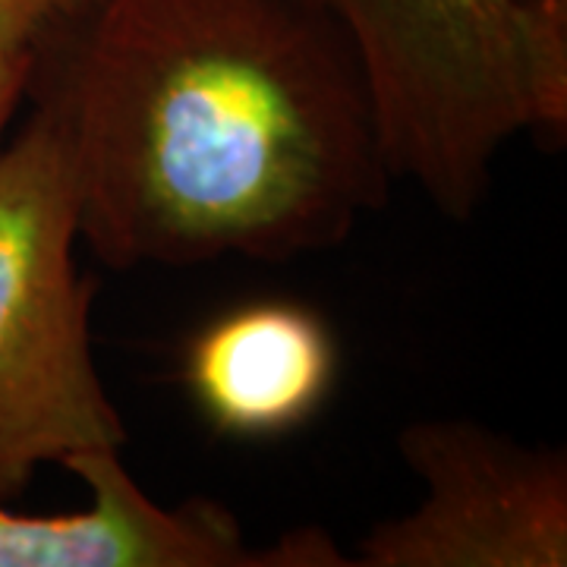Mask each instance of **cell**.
Masks as SVG:
<instances>
[{"instance_id": "cell-7", "label": "cell", "mask_w": 567, "mask_h": 567, "mask_svg": "<svg viewBox=\"0 0 567 567\" xmlns=\"http://www.w3.org/2000/svg\"><path fill=\"white\" fill-rule=\"evenodd\" d=\"M99 0H0V35L44 41L61 35Z\"/></svg>"}, {"instance_id": "cell-1", "label": "cell", "mask_w": 567, "mask_h": 567, "mask_svg": "<svg viewBox=\"0 0 567 567\" xmlns=\"http://www.w3.org/2000/svg\"><path fill=\"white\" fill-rule=\"evenodd\" d=\"M80 240L111 268L287 262L391 196L347 32L312 0H99L41 44Z\"/></svg>"}, {"instance_id": "cell-6", "label": "cell", "mask_w": 567, "mask_h": 567, "mask_svg": "<svg viewBox=\"0 0 567 567\" xmlns=\"http://www.w3.org/2000/svg\"><path fill=\"white\" fill-rule=\"evenodd\" d=\"M338 379V344L297 300H249L203 324L183 382L203 420L230 439H278L306 425Z\"/></svg>"}, {"instance_id": "cell-8", "label": "cell", "mask_w": 567, "mask_h": 567, "mask_svg": "<svg viewBox=\"0 0 567 567\" xmlns=\"http://www.w3.org/2000/svg\"><path fill=\"white\" fill-rule=\"evenodd\" d=\"M41 61V41L0 35V148L7 123L13 121L20 102L32 92V80Z\"/></svg>"}, {"instance_id": "cell-2", "label": "cell", "mask_w": 567, "mask_h": 567, "mask_svg": "<svg viewBox=\"0 0 567 567\" xmlns=\"http://www.w3.org/2000/svg\"><path fill=\"white\" fill-rule=\"evenodd\" d=\"M353 41L394 181L445 218L486 203L529 130L565 133L567 29L524 0H312Z\"/></svg>"}, {"instance_id": "cell-3", "label": "cell", "mask_w": 567, "mask_h": 567, "mask_svg": "<svg viewBox=\"0 0 567 567\" xmlns=\"http://www.w3.org/2000/svg\"><path fill=\"white\" fill-rule=\"evenodd\" d=\"M80 199L54 114L0 148V498L41 466L123 451L126 425L92 353V284L76 271Z\"/></svg>"}, {"instance_id": "cell-4", "label": "cell", "mask_w": 567, "mask_h": 567, "mask_svg": "<svg viewBox=\"0 0 567 567\" xmlns=\"http://www.w3.org/2000/svg\"><path fill=\"white\" fill-rule=\"evenodd\" d=\"M423 498L363 536L353 567H565L567 457L470 420L398 435Z\"/></svg>"}, {"instance_id": "cell-5", "label": "cell", "mask_w": 567, "mask_h": 567, "mask_svg": "<svg viewBox=\"0 0 567 567\" xmlns=\"http://www.w3.org/2000/svg\"><path fill=\"white\" fill-rule=\"evenodd\" d=\"M63 470L89 488V507L17 514L0 498V567H353L319 527L256 546L221 502L162 505L121 451H85Z\"/></svg>"}]
</instances>
